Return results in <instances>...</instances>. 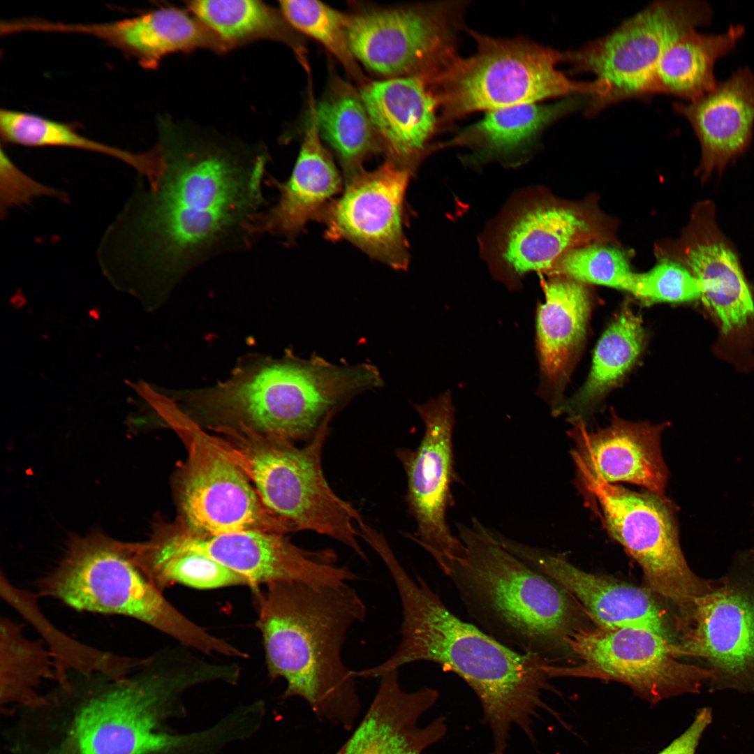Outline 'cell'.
<instances>
[{
    "instance_id": "1",
    "label": "cell",
    "mask_w": 754,
    "mask_h": 754,
    "mask_svg": "<svg viewBox=\"0 0 754 754\" xmlns=\"http://www.w3.org/2000/svg\"><path fill=\"white\" fill-rule=\"evenodd\" d=\"M157 170L139 180L97 250L110 274L128 273L164 297L190 272L251 249L262 236L269 155L262 145L158 122Z\"/></svg>"
},
{
    "instance_id": "2",
    "label": "cell",
    "mask_w": 754,
    "mask_h": 754,
    "mask_svg": "<svg viewBox=\"0 0 754 754\" xmlns=\"http://www.w3.org/2000/svg\"><path fill=\"white\" fill-rule=\"evenodd\" d=\"M205 680L197 662L174 651L121 678L71 672L6 715L2 754L207 753L216 742L213 727L179 734L168 724L183 693Z\"/></svg>"
},
{
    "instance_id": "3",
    "label": "cell",
    "mask_w": 754,
    "mask_h": 754,
    "mask_svg": "<svg viewBox=\"0 0 754 754\" xmlns=\"http://www.w3.org/2000/svg\"><path fill=\"white\" fill-rule=\"evenodd\" d=\"M380 559L397 590L402 609L401 640L382 663L361 670L357 677L378 678L417 661L440 665L472 688L492 733L491 754H506L512 725L534 741L533 718L547 709L542 693L552 690L547 661L517 651L475 626L463 621L443 603L423 578L413 579L392 550Z\"/></svg>"
},
{
    "instance_id": "4",
    "label": "cell",
    "mask_w": 754,
    "mask_h": 754,
    "mask_svg": "<svg viewBox=\"0 0 754 754\" xmlns=\"http://www.w3.org/2000/svg\"><path fill=\"white\" fill-rule=\"evenodd\" d=\"M251 591L268 676L286 681L282 697L302 698L320 719L352 730L361 704L342 650L352 626L366 619L362 598L348 583L278 582Z\"/></svg>"
},
{
    "instance_id": "5",
    "label": "cell",
    "mask_w": 754,
    "mask_h": 754,
    "mask_svg": "<svg viewBox=\"0 0 754 754\" xmlns=\"http://www.w3.org/2000/svg\"><path fill=\"white\" fill-rule=\"evenodd\" d=\"M464 554L443 572L485 633L519 652L547 654L582 627L575 600L505 549L476 519L457 525Z\"/></svg>"
},
{
    "instance_id": "6",
    "label": "cell",
    "mask_w": 754,
    "mask_h": 754,
    "mask_svg": "<svg viewBox=\"0 0 754 754\" xmlns=\"http://www.w3.org/2000/svg\"><path fill=\"white\" fill-rule=\"evenodd\" d=\"M383 385L368 363L333 364L290 351L281 358L256 356L239 363L216 393L229 424L290 441L311 440L353 397Z\"/></svg>"
},
{
    "instance_id": "7",
    "label": "cell",
    "mask_w": 754,
    "mask_h": 754,
    "mask_svg": "<svg viewBox=\"0 0 754 754\" xmlns=\"http://www.w3.org/2000/svg\"><path fill=\"white\" fill-rule=\"evenodd\" d=\"M36 586L38 597L79 612L134 619L207 655L230 657L235 651L165 599L137 565L130 542L101 533L73 538L61 559Z\"/></svg>"
},
{
    "instance_id": "8",
    "label": "cell",
    "mask_w": 754,
    "mask_h": 754,
    "mask_svg": "<svg viewBox=\"0 0 754 754\" xmlns=\"http://www.w3.org/2000/svg\"><path fill=\"white\" fill-rule=\"evenodd\" d=\"M330 423L302 448L244 427L216 426L218 434L212 437L246 475L265 507L293 531L330 537L367 561L358 539L357 521L362 517L334 493L323 473L322 454Z\"/></svg>"
},
{
    "instance_id": "9",
    "label": "cell",
    "mask_w": 754,
    "mask_h": 754,
    "mask_svg": "<svg viewBox=\"0 0 754 754\" xmlns=\"http://www.w3.org/2000/svg\"><path fill=\"white\" fill-rule=\"evenodd\" d=\"M471 34L476 41L475 54L454 55L429 82L443 121L570 94L599 101L609 91L605 81H575L559 71L556 66L564 61V52L526 39Z\"/></svg>"
},
{
    "instance_id": "10",
    "label": "cell",
    "mask_w": 754,
    "mask_h": 754,
    "mask_svg": "<svg viewBox=\"0 0 754 754\" xmlns=\"http://www.w3.org/2000/svg\"><path fill=\"white\" fill-rule=\"evenodd\" d=\"M155 410L180 437L187 450V459L176 482L180 523L195 533L212 535L293 531L265 507L249 478L219 448L212 435L171 401H161Z\"/></svg>"
},
{
    "instance_id": "11",
    "label": "cell",
    "mask_w": 754,
    "mask_h": 754,
    "mask_svg": "<svg viewBox=\"0 0 754 754\" xmlns=\"http://www.w3.org/2000/svg\"><path fill=\"white\" fill-rule=\"evenodd\" d=\"M754 552L744 553L730 575L674 618L686 656L698 658L713 674L711 692L754 693Z\"/></svg>"
},
{
    "instance_id": "12",
    "label": "cell",
    "mask_w": 754,
    "mask_h": 754,
    "mask_svg": "<svg viewBox=\"0 0 754 754\" xmlns=\"http://www.w3.org/2000/svg\"><path fill=\"white\" fill-rule=\"evenodd\" d=\"M579 663L553 666V677H575L626 684L640 697L656 704L665 699L700 693L713 674L701 665L686 663L679 644L637 628L582 626L564 640Z\"/></svg>"
},
{
    "instance_id": "13",
    "label": "cell",
    "mask_w": 754,
    "mask_h": 754,
    "mask_svg": "<svg viewBox=\"0 0 754 754\" xmlns=\"http://www.w3.org/2000/svg\"><path fill=\"white\" fill-rule=\"evenodd\" d=\"M598 502L612 536L640 566L648 589L670 603L677 613L706 593L712 580L689 567L679 542L674 513L665 499L636 492L580 471Z\"/></svg>"
},
{
    "instance_id": "14",
    "label": "cell",
    "mask_w": 754,
    "mask_h": 754,
    "mask_svg": "<svg viewBox=\"0 0 754 754\" xmlns=\"http://www.w3.org/2000/svg\"><path fill=\"white\" fill-rule=\"evenodd\" d=\"M711 6L703 0L657 1L628 19L609 34L564 52L575 72L595 74L606 82L607 96L592 114L609 104L642 95L666 50L677 39L710 23Z\"/></svg>"
},
{
    "instance_id": "15",
    "label": "cell",
    "mask_w": 754,
    "mask_h": 754,
    "mask_svg": "<svg viewBox=\"0 0 754 754\" xmlns=\"http://www.w3.org/2000/svg\"><path fill=\"white\" fill-rule=\"evenodd\" d=\"M464 7L463 1H444L348 17L350 51L379 74L429 80L456 55Z\"/></svg>"
},
{
    "instance_id": "16",
    "label": "cell",
    "mask_w": 754,
    "mask_h": 754,
    "mask_svg": "<svg viewBox=\"0 0 754 754\" xmlns=\"http://www.w3.org/2000/svg\"><path fill=\"white\" fill-rule=\"evenodd\" d=\"M415 408L424 422L422 438L415 450L400 448L396 452L406 473L408 509L417 525L409 537L429 553L443 570L464 551L463 542L452 534L446 519L453 503L451 485L456 480L451 392Z\"/></svg>"
},
{
    "instance_id": "17",
    "label": "cell",
    "mask_w": 754,
    "mask_h": 754,
    "mask_svg": "<svg viewBox=\"0 0 754 754\" xmlns=\"http://www.w3.org/2000/svg\"><path fill=\"white\" fill-rule=\"evenodd\" d=\"M160 536L177 547L202 554L240 575L251 589L278 582L336 586L358 578L337 563L330 549L301 548L284 534L242 531L216 535L195 533L179 521L163 525Z\"/></svg>"
},
{
    "instance_id": "18",
    "label": "cell",
    "mask_w": 754,
    "mask_h": 754,
    "mask_svg": "<svg viewBox=\"0 0 754 754\" xmlns=\"http://www.w3.org/2000/svg\"><path fill=\"white\" fill-rule=\"evenodd\" d=\"M681 262L693 275L720 330L722 353L738 362L754 343V296L731 242L719 229L711 200L695 208Z\"/></svg>"
},
{
    "instance_id": "19",
    "label": "cell",
    "mask_w": 754,
    "mask_h": 754,
    "mask_svg": "<svg viewBox=\"0 0 754 754\" xmlns=\"http://www.w3.org/2000/svg\"><path fill=\"white\" fill-rule=\"evenodd\" d=\"M411 170L387 159L346 182L341 197L320 214L330 240H347L392 268L407 267L404 199Z\"/></svg>"
},
{
    "instance_id": "20",
    "label": "cell",
    "mask_w": 754,
    "mask_h": 754,
    "mask_svg": "<svg viewBox=\"0 0 754 754\" xmlns=\"http://www.w3.org/2000/svg\"><path fill=\"white\" fill-rule=\"evenodd\" d=\"M501 544L533 568L552 579L581 604L597 627L637 628L678 643L670 621L655 594L615 578L586 572L564 556L498 535Z\"/></svg>"
},
{
    "instance_id": "21",
    "label": "cell",
    "mask_w": 754,
    "mask_h": 754,
    "mask_svg": "<svg viewBox=\"0 0 754 754\" xmlns=\"http://www.w3.org/2000/svg\"><path fill=\"white\" fill-rule=\"evenodd\" d=\"M596 229L581 207L555 201H528L500 227L493 257L508 281L530 272H550L563 254L597 235Z\"/></svg>"
},
{
    "instance_id": "22",
    "label": "cell",
    "mask_w": 754,
    "mask_h": 754,
    "mask_svg": "<svg viewBox=\"0 0 754 754\" xmlns=\"http://www.w3.org/2000/svg\"><path fill=\"white\" fill-rule=\"evenodd\" d=\"M573 421L570 435L577 446L573 458L579 471L607 483L635 484L665 496L668 472L660 436L666 424L633 422L612 413L609 426L589 431L581 418Z\"/></svg>"
},
{
    "instance_id": "23",
    "label": "cell",
    "mask_w": 754,
    "mask_h": 754,
    "mask_svg": "<svg viewBox=\"0 0 754 754\" xmlns=\"http://www.w3.org/2000/svg\"><path fill=\"white\" fill-rule=\"evenodd\" d=\"M378 690L358 726L334 754H422L445 734V718L424 727L421 716L439 694L429 687L407 692L400 685L399 670L379 677Z\"/></svg>"
},
{
    "instance_id": "24",
    "label": "cell",
    "mask_w": 754,
    "mask_h": 754,
    "mask_svg": "<svg viewBox=\"0 0 754 754\" xmlns=\"http://www.w3.org/2000/svg\"><path fill=\"white\" fill-rule=\"evenodd\" d=\"M686 117L702 149L698 173L702 181L725 168L749 147L754 132V73L739 67L700 98L675 103Z\"/></svg>"
},
{
    "instance_id": "25",
    "label": "cell",
    "mask_w": 754,
    "mask_h": 754,
    "mask_svg": "<svg viewBox=\"0 0 754 754\" xmlns=\"http://www.w3.org/2000/svg\"><path fill=\"white\" fill-rule=\"evenodd\" d=\"M544 292L536 313L538 393L556 413L585 341L593 301L585 283L564 276L545 282Z\"/></svg>"
},
{
    "instance_id": "26",
    "label": "cell",
    "mask_w": 754,
    "mask_h": 754,
    "mask_svg": "<svg viewBox=\"0 0 754 754\" xmlns=\"http://www.w3.org/2000/svg\"><path fill=\"white\" fill-rule=\"evenodd\" d=\"M52 30L95 36L150 69L156 68L168 54L177 52L207 49L223 53L232 49L193 15L172 7L112 22H54Z\"/></svg>"
},
{
    "instance_id": "27",
    "label": "cell",
    "mask_w": 754,
    "mask_h": 754,
    "mask_svg": "<svg viewBox=\"0 0 754 754\" xmlns=\"http://www.w3.org/2000/svg\"><path fill=\"white\" fill-rule=\"evenodd\" d=\"M360 96L388 159L411 170L437 128L438 103L427 81L420 76L374 81Z\"/></svg>"
},
{
    "instance_id": "28",
    "label": "cell",
    "mask_w": 754,
    "mask_h": 754,
    "mask_svg": "<svg viewBox=\"0 0 754 754\" xmlns=\"http://www.w3.org/2000/svg\"><path fill=\"white\" fill-rule=\"evenodd\" d=\"M267 183L276 188L278 200L267 207L260 220L263 235L268 233L290 244L310 220L322 212L342 189V179L318 131L313 105L301 148L290 177Z\"/></svg>"
},
{
    "instance_id": "29",
    "label": "cell",
    "mask_w": 754,
    "mask_h": 754,
    "mask_svg": "<svg viewBox=\"0 0 754 754\" xmlns=\"http://www.w3.org/2000/svg\"><path fill=\"white\" fill-rule=\"evenodd\" d=\"M744 33L743 24H731L720 34L694 30L680 37L660 59L642 95L666 94L688 102L703 96L718 82L716 62L735 49Z\"/></svg>"
},
{
    "instance_id": "30",
    "label": "cell",
    "mask_w": 754,
    "mask_h": 754,
    "mask_svg": "<svg viewBox=\"0 0 754 754\" xmlns=\"http://www.w3.org/2000/svg\"><path fill=\"white\" fill-rule=\"evenodd\" d=\"M1 598L18 611L43 637L55 664L56 681L69 673L125 677L144 665L146 658L123 656L89 646L57 628L41 612L36 593L13 585L7 577L0 582Z\"/></svg>"
},
{
    "instance_id": "31",
    "label": "cell",
    "mask_w": 754,
    "mask_h": 754,
    "mask_svg": "<svg viewBox=\"0 0 754 754\" xmlns=\"http://www.w3.org/2000/svg\"><path fill=\"white\" fill-rule=\"evenodd\" d=\"M644 341L641 318L625 305L599 339L585 383L556 413L566 412L573 419L579 418L581 413L596 405L629 371L641 354Z\"/></svg>"
},
{
    "instance_id": "32",
    "label": "cell",
    "mask_w": 754,
    "mask_h": 754,
    "mask_svg": "<svg viewBox=\"0 0 754 754\" xmlns=\"http://www.w3.org/2000/svg\"><path fill=\"white\" fill-rule=\"evenodd\" d=\"M56 681L55 664L43 640L27 638L23 626L0 619V704L6 714L37 702L45 681Z\"/></svg>"
},
{
    "instance_id": "33",
    "label": "cell",
    "mask_w": 754,
    "mask_h": 754,
    "mask_svg": "<svg viewBox=\"0 0 754 754\" xmlns=\"http://www.w3.org/2000/svg\"><path fill=\"white\" fill-rule=\"evenodd\" d=\"M313 110L320 135L335 151L347 182L362 171L364 161L382 147L361 97L341 87Z\"/></svg>"
},
{
    "instance_id": "34",
    "label": "cell",
    "mask_w": 754,
    "mask_h": 754,
    "mask_svg": "<svg viewBox=\"0 0 754 754\" xmlns=\"http://www.w3.org/2000/svg\"><path fill=\"white\" fill-rule=\"evenodd\" d=\"M191 14L232 48L259 39L288 45L301 56L302 47L282 12L260 1L195 0L186 2Z\"/></svg>"
},
{
    "instance_id": "35",
    "label": "cell",
    "mask_w": 754,
    "mask_h": 754,
    "mask_svg": "<svg viewBox=\"0 0 754 754\" xmlns=\"http://www.w3.org/2000/svg\"><path fill=\"white\" fill-rule=\"evenodd\" d=\"M131 547L137 565L161 591L173 584L200 589L249 586L243 577L216 561L154 534L146 542H131Z\"/></svg>"
},
{
    "instance_id": "36",
    "label": "cell",
    "mask_w": 754,
    "mask_h": 754,
    "mask_svg": "<svg viewBox=\"0 0 754 754\" xmlns=\"http://www.w3.org/2000/svg\"><path fill=\"white\" fill-rule=\"evenodd\" d=\"M0 131L7 143L25 147H65L108 155L132 167L141 178L153 173L151 150L133 152L87 138L71 126L29 112L8 109L0 111Z\"/></svg>"
},
{
    "instance_id": "37",
    "label": "cell",
    "mask_w": 754,
    "mask_h": 754,
    "mask_svg": "<svg viewBox=\"0 0 754 754\" xmlns=\"http://www.w3.org/2000/svg\"><path fill=\"white\" fill-rule=\"evenodd\" d=\"M577 105V99L570 98L550 105L528 103L487 111L482 119L465 128L454 141L491 151H512L531 141Z\"/></svg>"
},
{
    "instance_id": "38",
    "label": "cell",
    "mask_w": 754,
    "mask_h": 754,
    "mask_svg": "<svg viewBox=\"0 0 754 754\" xmlns=\"http://www.w3.org/2000/svg\"><path fill=\"white\" fill-rule=\"evenodd\" d=\"M279 3L293 28L318 40L354 78L362 80L348 44V16L314 0L280 1Z\"/></svg>"
},
{
    "instance_id": "39",
    "label": "cell",
    "mask_w": 754,
    "mask_h": 754,
    "mask_svg": "<svg viewBox=\"0 0 754 754\" xmlns=\"http://www.w3.org/2000/svg\"><path fill=\"white\" fill-rule=\"evenodd\" d=\"M584 283H593L632 293L636 272L619 249L600 245L579 246L563 254L549 272Z\"/></svg>"
},
{
    "instance_id": "40",
    "label": "cell",
    "mask_w": 754,
    "mask_h": 754,
    "mask_svg": "<svg viewBox=\"0 0 754 754\" xmlns=\"http://www.w3.org/2000/svg\"><path fill=\"white\" fill-rule=\"evenodd\" d=\"M633 295L641 301L688 302L700 298L697 282L682 263L666 260L646 272L636 273Z\"/></svg>"
},
{
    "instance_id": "41",
    "label": "cell",
    "mask_w": 754,
    "mask_h": 754,
    "mask_svg": "<svg viewBox=\"0 0 754 754\" xmlns=\"http://www.w3.org/2000/svg\"><path fill=\"white\" fill-rule=\"evenodd\" d=\"M49 197L67 201L62 191L40 183L21 170L3 148L0 155V212L6 216L14 207L29 204L34 199Z\"/></svg>"
},
{
    "instance_id": "42",
    "label": "cell",
    "mask_w": 754,
    "mask_h": 754,
    "mask_svg": "<svg viewBox=\"0 0 754 754\" xmlns=\"http://www.w3.org/2000/svg\"><path fill=\"white\" fill-rule=\"evenodd\" d=\"M712 720L710 707L699 709L689 727L658 754H695L702 737Z\"/></svg>"
},
{
    "instance_id": "43",
    "label": "cell",
    "mask_w": 754,
    "mask_h": 754,
    "mask_svg": "<svg viewBox=\"0 0 754 754\" xmlns=\"http://www.w3.org/2000/svg\"><path fill=\"white\" fill-rule=\"evenodd\" d=\"M151 149H152V148H151ZM152 150H153V149H152ZM153 151H154V150H153ZM154 156H155V154H154ZM155 161H156V157H155ZM155 171H156V168H155ZM154 173H155V172H154ZM154 175H153V176H154ZM153 176H152V177H153ZM152 177H151V178H152ZM151 178H150V179H145V180H149V179H151Z\"/></svg>"
}]
</instances>
